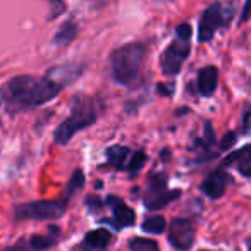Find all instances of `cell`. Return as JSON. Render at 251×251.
Returning <instances> with one entry per match:
<instances>
[{
	"instance_id": "6da1fadb",
	"label": "cell",
	"mask_w": 251,
	"mask_h": 251,
	"mask_svg": "<svg viewBox=\"0 0 251 251\" xmlns=\"http://www.w3.org/2000/svg\"><path fill=\"white\" fill-rule=\"evenodd\" d=\"M62 86L42 76H16L0 86V108L5 112H23L52 101Z\"/></svg>"
},
{
	"instance_id": "7a4b0ae2",
	"label": "cell",
	"mask_w": 251,
	"mask_h": 251,
	"mask_svg": "<svg viewBox=\"0 0 251 251\" xmlns=\"http://www.w3.org/2000/svg\"><path fill=\"white\" fill-rule=\"evenodd\" d=\"M145 59V45L140 42L119 47L110 55V71L115 83L127 86L136 81L141 62Z\"/></svg>"
},
{
	"instance_id": "3957f363",
	"label": "cell",
	"mask_w": 251,
	"mask_h": 251,
	"mask_svg": "<svg viewBox=\"0 0 251 251\" xmlns=\"http://www.w3.org/2000/svg\"><path fill=\"white\" fill-rule=\"evenodd\" d=\"M95 121H97V110H95L93 101L88 97L77 95L73 100L71 115L67 119H64L62 124L55 129L53 140H55L57 145H67L73 140L74 134L93 126Z\"/></svg>"
},
{
	"instance_id": "277c9868",
	"label": "cell",
	"mask_w": 251,
	"mask_h": 251,
	"mask_svg": "<svg viewBox=\"0 0 251 251\" xmlns=\"http://www.w3.org/2000/svg\"><path fill=\"white\" fill-rule=\"evenodd\" d=\"M67 203L62 200H40V201L23 203L16 206L18 220H53L66 212Z\"/></svg>"
},
{
	"instance_id": "5b68a950",
	"label": "cell",
	"mask_w": 251,
	"mask_h": 251,
	"mask_svg": "<svg viewBox=\"0 0 251 251\" xmlns=\"http://www.w3.org/2000/svg\"><path fill=\"white\" fill-rule=\"evenodd\" d=\"M181 196L179 189H169L164 174H151L143 195V203L148 210H160Z\"/></svg>"
},
{
	"instance_id": "8992f818",
	"label": "cell",
	"mask_w": 251,
	"mask_h": 251,
	"mask_svg": "<svg viewBox=\"0 0 251 251\" xmlns=\"http://www.w3.org/2000/svg\"><path fill=\"white\" fill-rule=\"evenodd\" d=\"M189 42H182V40H176L172 42L167 49L164 50L162 53V59H160V67H162V73L165 76H174L181 71L182 64L184 60L188 59L189 55Z\"/></svg>"
},
{
	"instance_id": "52a82bcc",
	"label": "cell",
	"mask_w": 251,
	"mask_h": 251,
	"mask_svg": "<svg viewBox=\"0 0 251 251\" xmlns=\"http://www.w3.org/2000/svg\"><path fill=\"white\" fill-rule=\"evenodd\" d=\"M224 12H222V4L213 2L208 7L203 11L201 18L198 23V40L200 42H210L215 35L217 29L222 26L224 23Z\"/></svg>"
},
{
	"instance_id": "ba28073f",
	"label": "cell",
	"mask_w": 251,
	"mask_h": 251,
	"mask_svg": "<svg viewBox=\"0 0 251 251\" xmlns=\"http://www.w3.org/2000/svg\"><path fill=\"white\" fill-rule=\"evenodd\" d=\"M169 243L179 251H186L195 243V226L186 219H174L169 226Z\"/></svg>"
},
{
	"instance_id": "9c48e42d",
	"label": "cell",
	"mask_w": 251,
	"mask_h": 251,
	"mask_svg": "<svg viewBox=\"0 0 251 251\" xmlns=\"http://www.w3.org/2000/svg\"><path fill=\"white\" fill-rule=\"evenodd\" d=\"M107 203L110 205L112 212H114V219H103L101 222L110 224V226H114L115 229H122V227L133 226L134 219H136V213H134L133 208H129V206L126 205L121 198H117V196H108Z\"/></svg>"
},
{
	"instance_id": "30bf717a",
	"label": "cell",
	"mask_w": 251,
	"mask_h": 251,
	"mask_svg": "<svg viewBox=\"0 0 251 251\" xmlns=\"http://www.w3.org/2000/svg\"><path fill=\"white\" fill-rule=\"evenodd\" d=\"M229 179L230 177L222 171V169L210 172V174L206 176L205 181H203L201 191L205 193V196H208V198H212V200L220 198V196H224L227 186H229Z\"/></svg>"
},
{
	"instance_id": "8fae6325",
	"label": "cell",
	"mask_w": 251,
	"mask_h": 251,
	"mask_svg": "<svg viewBox=\"0 0 251 251\" xmlns=\"http://www.w3.org/2000/svg\"><path fill=\"white\" fill-rule=\"evenodd\" d=\"M217 83H219V71L217 67L208 66L203 67L198 74V90L203 97H210L213 91L217 90Z\"/></svg>"
},
{
	"instance_id": "7c38bea8",
	"label": "cell",
	"mask_w": 251,
	"mask_h": 251,
	"mask_svg": "<svg viewBox=\"0 0 251 251\" xmlns=\"http://www.w3.org/2000/svg\"><path fill=\"white\" fill-rule=\"evenodd\" d=\"M112 241V234L105 229H97V230H90V232L84 236L83 239V246H88V250H97V251H103L105 248L110 244Z\"/></svg>"
},
{
	"instance_id": "4fadbf2b",
	"label": "cell",
	"mask_w": 251,
	"mask_h": 251,
	"mask_svg": "<svg viewBox=\"0 0 251 251\" xmlns=\"http://www.w3.org/2000/svg\"><path fill=\"white\" fill-rule=\"evenodd\" d=\"M131 150L126 147H121V145H114V147L107 148V162L108 165H112L114 169H117V171H122V169H126V160H127V157H129Z\"/></svg>"
},
{
	"instance_id": "5bb4252c",
	"label": "cell",
	"mask_w": 251,
	"mask_h": 251,
	"mask_svg": "<svg viewBox=\"0 0 251 251\" xmlns=\"http://www.w3.org/2000/svg\"><path fill=\"white\" fill-rule=\"evenodd\" d=\"M76 35H77L76 21H74V19H67V21L59 28V31L55 33V36H53V43H55V45H60V47L69 45V43L76 38Z\"/></svg>"
},
{
	"instance_id": "9a60e30c",
	"label": "cell",
	"mask_w": 251,
	"mask_h": 251,
	"mask_svg": "<svg viewBox=\"0 0 251 251\" xmlns=\"http://www.w3.org/2000/svg\"><path fill=\"white\" fill-rule=\"evenodd\" d=\"M84 186V176H83V171H74V174L71 176V179H69V182H67V186H66V189H64V195H62V201H66L67 203V200L71 198V196L74 195V193L77 191V189H81Z\"/></svg>"
},
{
	"instance_id": "2e32d148",
	"label": "cell",
	"mask_w": 251,
	"mask_h": 251,
	"mask_svg": "<svg viewBox=\"0 0 251 251\" xmlns=\"http://www.w3.org/2000/svg\"><path fill=\"white\" fill-rule=\"evenodd\" d=\"M57 243V232L55 234H43V236H33L29 239V248L35 251H42L47 248H52Z\"/></svg>"
},
{
	"instance_id": "e0dca14e",
	"label": "cell",
	"mask_w": 251,
	"mask_h": 251,
	"mask_svg": "<svg viewBox=\"0 0 251 251\" xmlns=\"http://www.w3.org/2000/svg\"><path fill=\"white\" fill-rule=\"evenodd\" d=\"M143 230L150 234H160L165 230V219L160 215L157 217H150L143 222Z\"/></svg>"
},
{
	"instance_id": "ac0fdd59",
	"label": "cell",
	"mask_w": 251,
	"mask_h": 251,
	"mask_svg": "<svg viewBox=\"0 0 251 251\" xmlns=\"http://www.w3.org/2000/svg\"><path fill=\"white\" fill-rule=\"evenodd\" d=\"M237 169L244 177H250L251 176V153H250V147H243L239 158H237Z\"/></svg>"
},
{
	"instance_id": "d6986e66",
	"label": "cell",
	"mask_w": 251,
	"mask_h": 251,
	"mask_svg": "<svg viewBox=\"0 0 251 251\" xmlns=\"http://www.w3.org/2000/svg\"><path fill=\"white\" fill-rule=\"evenodd\" d=\"M145 162H147V153H145L143 150H138L131 155V160H129V164H127V167L126 169H127L131 174H136L138 171H141V167L145 165Z\"/></svg>"
},
{
	"instance_id": "ffe728a7",
	"label": "cell",
	"mask_w": 251,
	"mask_h": 251,
	"mask_svg": "<svg viewBox=\"0 0 251 251\" xmlns=\"http://www.w3.org/2000/svg\"><path fill=\"white\" fill-rule=\"evenodd\" d=\"M131 251H158V246L150 239H133L129 243Z\"/></svg>"
},
{
	"instance_id": "44dd1931",
	"label": "cell",
	"mask_w": 251,
	"mask_h": 251,
	"mask_svg": "<svg viewBox=\"0 0 251 251\" xmlns=\"http://www.w3.org/2000/svg\"><path fill=\"white\" fill-rule=\"evenodd\" d=\"M176 35H177V40H182V42H189L193 35V29L189 25H179L177 29H176Z\"/></svg>"
},
{
	"instance_id": "7402d4cb",
	"label": "cell",
	"mask_w": 251,
	"mask_h": 251,
	"mask_svg": "<svg viewBox=\"0 0 251 251\" xmlns=\"http://www.w3.org/2000/svg\"><path fill=\"white\" fill-rule=\"evenodd\" d=\"M86 206H88V210H90L91 213H95V212H98V210L101 208V205H103V203H101V200L98 198V196H95V195H91V196H88L86 198Z\"/></svg>"
},
{
	"instance_id": "603a6c76",
	"label": "cell",
	"mask_w": 251,
	"mask_h": 251,
	"mask_svg": "<svg viewBox=\"0 0 251 251\" xmlns=\"http://www.w3.org/2000/svg\"><path fill=\"white\" fill-rule=\"evenodd\" d=\"M234 143H236V133H234V131H229V133H227L226 136H224L222 143H220V150L227 151L230 147H232Z\"/></svg>"
},
{
	"instance_id": "cb8c5ba5",
	"label": "cell",
	"mask_w": 251,
	"mask_h": 251,
	"mask_svg": "<svg viewBox=\"0 0 251 251\" xmlns=\"http://www.w3.org/2000/svg\"><path fill=\"white\" fill-rule=\"evenodd\" d=\"M50 5H52V9H53V11L50 12V14H52V16H50V19L55 18L57 12H60V11H64V9H66V4H62V2H50Z\"/></svg>"
},
{
	"instance_id": "d4e9b609",
	"label": "cell",
	"mask_w": 251,
	"mask_h": 251,
	"mask_svg": "<svg viewBox=\"0 0 251 251\" xmlns=\"http://www.w3.org/2000/svg\"><path fill=\"white\" fill-rule=\"evenodd\" d=\"M243 131L244 133H248L250 131V110H244V114H243Z\"/></svg>"
},
{
	"instance_id": "484cf974",
	"label": "cell",
	"mask_w": 251,
	"mask_h": 251,
	"mask_svg": "<svg viewBox=\"0 0 251 251\" xmlns=\"http://www.w3.org/2000/svg\"><path fill=\"white\" fill-rule=\"evenodd\" d=\"M157 90H158V93H160V95H164V97H169V95H172V93H174V88H167V86H164V84H158V88H157Z\"/></svg>"
},
{
	"instance_id": "4316f807",
	"label": "cell",
	"mask_w": 251,
	"mask_h": 251,
	"mask_svg": "<svg viewBox=\"0 0 251 251\" xmlns=\"http://www.w3.org/2000/svg\"><path fill=\"white\" fill-rule=\"evenodd\" d=\"M248 12H250V2H246V4H244L243 16H241V19H239L241 23H243V21H246V19H248V16H250V14H248Z\"/></svg>"
},
{
	"instance_id": "83f0119b",
	"label": "cell",
	"mask_w": 251,
	"mask_h": 251,
	"mask_svg": "<svg viewBox=\"0 0 251 251\" xmlns=\"http://www.w3.org/2000/svg\"><path fill=\"white\" fill-rule=\"evenodd\" d=\"M2 251H26L23 246H9V248H5V250H2Z\"/></svg>"
}]
</instances>
